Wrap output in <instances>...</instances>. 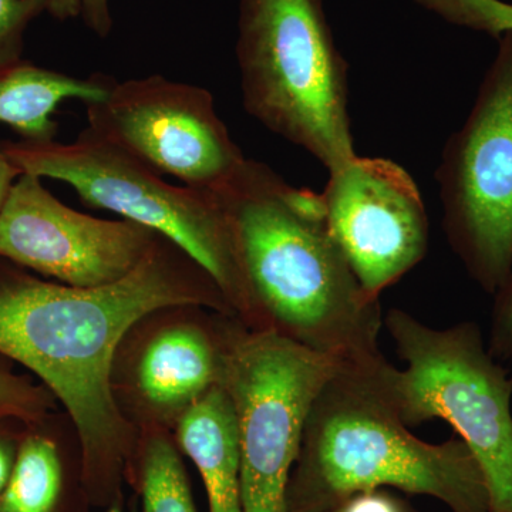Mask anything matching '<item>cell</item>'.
I'll return each instance as SVG.
<instances>
[{
    "label": "cell",
    "instance_id": "6da1fadb",
    "mask_svg": "<svg viewBox=\"0 0 512 512\" xmlns=\"http://www.w3.org/2000/svg\"><path fill=\"white\" fill-rule=\"evenodd\" d=\"M180 306L234 316L211 276L161 235L131 274L97 288L42 281L0 259V356L28 367L69 413L90 505H123L138 441L114 393L121 343L141 320Z\"/></svg>",
    "mask_w": 512,
    "mask_h": 512
},
{
    "label": "cell",
    "instance_id": "9a60e30c",
    "mask_svg": "<svg viewBox=\"0 0 512 512\" xmlns=\"http://www.w3.org/2000/svg\"><path fill=\"white\" fill-rule=\"evenodd\" d=\"M70 480L56 441L23 434L15 467L0 494V512H66Z\"/></svg>",
    "mask_w": 512,
    "mask_h": 512
},
{
    "label": "cell",
    "instance_id": "603a6c76",
    "mask_svg": "<svg viewBox=\"0 0 512 512\" xmlns=\"http://www.w3.org/2000/svg\"><path fill=\"white\" fill-rule=\"evenodd\" d=\"M82 18L97 36L106 37L113 28L110 0H83Z\"/></svg>",
    "mask_w": 512,
    "mask_h": 512
},
{
    "label": "cell",
    "instance_id": "e0dca14e",
    "mask_svg": "<svg viewBox=\"0 0 512 512\" xmlns=\"http://www.w3.org/2000/svg\"><path fill=\"white\" fill-rule=\"evenodd\" d=\"M55 397L45 386H35L26 377L0 365V417L33 427L42 423L55 406Z\"/></svg>",
    "mask_w": 512,
    "mask_h": 512
},
{
    "label": "cell",
    "instance_id": "cb8c5ba5",
    "mask_svg": "<svg viewBox=\"0 0 512 512\" xmlns=\"http://www.w3.org/2000/svg\"><path fill=\"white\" fill-rule=\"evenodd\" d=\"M20 174H22V171L0 151V211L5 205L10 188L18 180Z\"/></svg>",
    "mask_w": 512,
    "mask_h": 512
},
{
    "label": "cell",
    "instance_id": "30bf717a",
    "mask_svg": "<svg viewBox=\"0 0 512 512\" xmlns=\"http://www.w3.org/2000/svg\"><path fill=\"white\" fill-rule=\"evenodd\" d=\"M42 180L23 173L10 188L0 211V259L60 284L97 288L131 274L160 237L137 222L74 211Z\"/></svg>",
    "mask_w": 512,
    "mask_h": 512
},
{
    "label": "cell",
    "instance_id": "8fae6325",
    "mask_svg": "<svg viewBox=\"0 0 512 512\" xmlns=\"http://www.w3.org/2000/svg\"><path fill=\"white\" fill-rule=\"evenodd\" d=\"M320 197L330 235L369 298L380 301L426 255V207L399 164L356 156L329 171Z\"/></svg>",
    "mask_w": 512,
    "mask_h": 512
},
{
    "label": "cell",
    "instance_id": "8992f818",
    "mask_svg": "<svg viewBox=\"0 0 512 512\" xmlns=\"http://www.w3.org/2000/svg\"><path fill=\"white\" fill-rule=\"evenodd\" d=\"M397 356L384 376L394 406L409 427L444 420L476 457L493 512H512V376L476 322L433 328L394 308L383 318Z\"/></svg>",
    "mask_w": 512,
    "mask_h": 512
},
{
    "label": "cell",
    "instance_id": "2e32d148",
    "mask_svg": "<svg viewBox=\"0 0 512 512\" xmlns=\"http://www.w3.org/2000/svg\"><path fill=\"white\" fill-rule=\"evenodd\" d=\"M161 429L138 439L127 481L140 494L141 512H198L180 448Z\"/></svg>",
    "mask_w": 512,
    "mask_h": 512
},
{
    "label": "cell",
    "instance_id": "4fadbf2b",
    "mask_svg": "<svg viewBox=\"0 0 512 512\" xmlns=\"http://www.w3.org/2000/svg\"><path fill=\"white\" fill-rule=\"evenodd\" d=\"M175 443L200 473L208 511L244 512L237 423L227 392L217 384L178 419Z\"/></svg>",
    "mask_w": 512,
    "mask_h": 512
},
{
    "label": "cell",
    "instance_id": "d6986e66",
    "mask_svg": "<svg viewBox=\"0 0 512 512\" xmlns=\"http://www.w3.org/2000/svg\"><path fill=\"white\" fill-rule=\"evenodd\" d=\"M43 12L46 0H0V66L23 60L26 32Z\"/></svg>",
    "mask_w": 512,
    "mask_h": 512
},
{
    "label": "cell",
    "instance_id": "44dd1931",
    "mask_svg": "<svg viewBox=\"0 0 512 512\" xmlns=\"http://www.w3.org/2000/svg\"><path fill=\"white\" fill-rule=\"evenodd\" d=\"M329 512H417L409 501L389 488L357 493Z\"/></svg>",
    "mask_w": 512,
    "mask_h": 512
},
{
    "label": "cell",
    "instance_id": "277c9868",
    "mask_svg": "<svg viewBox=\"0 0 512 512\" xmlns=\"http://www.w3.org/2000/svg\"><path fill=\"white\" fill-rule=\"evenodd\" d=\"M237 60L249 116L328 171L357 156L348 64L320 0H239Z\"/></svg>",
    "mask_w": 512,
    "mask_h": 512
},
{
    "label": "cell",
    "instance_id": "d4e9b609",
    "mask_svg": "<svg viewBox=\"0 0 512 512\" xmlns=\"http://www.w3.org/2000/svg\"><path fill=\"white\" fill-rule=\"evenodd\" d=\"M47 12L59 20L82 16L83 0H46Z\"/></svg>",
    "mask_w": 512,
    "mask_h": 512
},
{
    "label": "cell",
    "instance_id": "4316f807",
    "mask_svg": "<svg viewBox=\"0 0 512 512\" xmlns=\"http://www.w3.org/2000/svg\"><path fill=\"white\" fill-rule=\"evenodd\" d=\"M488 512H493V511H488Z\"/></svg>",
    "mask_w": 512,
    "mask_h": 512
},
{
    "label": "cell",
    "instance_id": "5b68a950",
    "mask_svg": "<svg viewBox=\"0 0 512 512\" xmlns=\"http://www.w3.org/2000/svg\"><path fill=\"white\" fill-rule=\"evenodd\" d=\"M20 171L74 188L87 205L121 215L173 242L211 276L235 318L251 323V301L234 229L217 191L173 185L86 127L73 143L3 141Z\"/></svg>",
    "mask_w": 512,
    "mask_h": 512
},
{
    "label": "cell",
    "instance_id": "ba28073f",
    "mask_svg": "<svg viewBox=\"0 0 512 512\" xmlns=\"http://www.w3.org/2000/svg\"><path fill=\"white\" fill-rule=\"evenodd\" d=\"M500 37L473 110L448 138L436 174L448 244L491 296L512 276V32Z\"/></svg>",
    "mask_w": 512,
    "mask_h": 512
},
{
    "label": "cell",
    "instance_id": "3957f363",
    "mask_svg": "<svg viewBox=\"0 0 512 512\" xmlns=\"http://www.w3.org/2000/svg\"><path fill=\"white\" fill-rule=\"evenodd\" d=\"M383 355L339 362L306 420L286 512H329L357 493L393 488L451 512L491 511L483 470L464 441L410 433L387 387Z\"/></svg>",
    "mask_w": 512,
    "mask_h": 512
},
{
    "label": "cell",
    "instance_id": "9c48e42d",
    "mask_svg": "<svg viewBox=\"0 0 512 512\" xmlns=\"http://www.w3.org/2000/svg\"><path fill=\"white\" fill-rule=\"evenodd\" d=\"M87 120L157 174L197 190L224 187L247 160L207 89L160 74L114 83L106 99L87 106Z\"/></svg>",
    "mask_w": 512,
    "mask_h": 512
},
{
    "label": "cell",
    "instance_id": "7c38bea8",
    "mask_svg": "<svg viewBox=\"0 0 512 512\" xmlns=\"http://www.w3.org/2000/svg\"><path fill=\"white\" fill-rule=\"evenodd\" d=\"M221 370L218 328L190 320L164 323L138 349L131 369L133 403L151 427L178 419L217 386Z\"/></svg>",
    "mask_w": 512,
    "mask_h": 512
},
{
    "label": "cell",
    "instance_id": "484cf974",
    "mask_svg": "<svg viewBox=\"0 0 512 512\" xmlns=\"http://www.w3.org/2000/svg\"><path fill=\"white\" fill-rule=\"evenodd\" d=\"M107 512H136V511H126V510H124L123 505H111V507H109V510H107Z\"/></svg>",
    "mask_w": 512,
    "mask_h": 512
},
{
    "label": "cell",
    "instance_id": "ac0fdd59",
    "mask_svg": "<svg viewBox=\"0 0 512 512\" xmlns=\"http://www.w3.org/2000/svg\"><path fill=\"white\" fill-rule=\"evenodd\" d=\"M437 12L457 25L490 35L512 32V5L501 0H439Z\"/></svg>",
    "mask_w": 512,
    "mask_h": 512
},
{
    "label": "cell",
    "instance_id": "52a82bcc",
    "mask_svg": "<svg viewBox=\"0 0 512 512\" xmlns=\"http://www.w3.org/2000/svg\"><path fill=\"white\" fill-rule=\"evenodd\" d=\"M221 370L237 423L244 512H286L306 420L339 362L241 320L218 328Z\"/></svg>",
    "mask_w": 512,
    "mask_h": 512
},
{
    "label": "cell",
    "instance_id": "7a4b0ae2",
    "mask_svg": "<svg viewBox=\"0 0 512 512\" xmlns=\"http://www.w3.org/2000/svg\"><path fill=\"white\" fill-rule=\"evenodd\" d=\"M215 191L247 282L248 328L274 330L336 362L382 355L380 301L366 295L330 235L320 194L248 158Z\"/></svg>",
    "mask_w": 512,
    "mask_h": 512
},
{
    "label": "cell",
    "instance_id": "ffe728a7",
    "mask_svg": "<svg viewBox=\"0 0 512 512\" xmlns=\"http://www.w3.org/2000/svg\"><path fill=\"white\" fill-rule=\"evenodd\" d=\"M487 346L498 362L512 359V276L494 296Z\"/></svg>",
    "mask_w": 512,
    "mask_h": 512
},
{
    "label": "cell",
    "instance_id": "7402d4cb",
    "mask_svg": "<svg viewBox=\"0 0 512 512\" xmlns=\"http://www.w3.org/2000/svg\"><path fill=\"white\" fill-rule=\"evenodd\" d=\"M13 423H20V421L0 417V494L5 490L15 467L20 440L23 437V434L13 429Z\"/></svg>",
    "mask_w": 512,
    "mask_h": 512
},
{
    "label": "cell",
    "instance_id": "5bb4252c",
    "mask_svg": "<svg viewBox=\"0 0 512 512\" xmlns=\"http://www.w3.org/2000/svg\"><path fill=\"white\" fill-rule=\"evenodd\" d=\"M114 83L106 74L74 77L26 60L0 66V123L12 127L22 140H55L53 114L63 101L100 103Z\"/></svg>",
    "mask_w": 512,
    "mask_h": 512
}]
</instances>
